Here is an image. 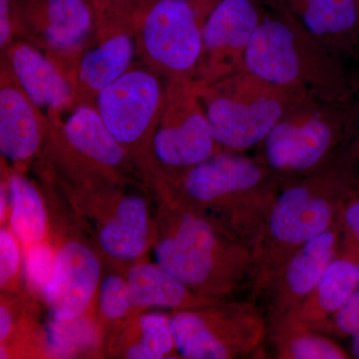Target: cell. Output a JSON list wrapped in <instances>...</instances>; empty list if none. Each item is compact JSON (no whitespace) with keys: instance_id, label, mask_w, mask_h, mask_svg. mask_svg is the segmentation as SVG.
Returning <instances> with one entry per match:
<instances>
[{"instance_id":"14","label":"cell","mask_w":359,"mask_h":359,"mask_svg":"<svg viewBox=\"0 0 359 359\" xmlns=\"http://www.w3.org/2000/svg\"><path fill=\"white\" fill-rule=\"evenodd\" d=\"M97 30L99 34L85 48L70 75L76 105L95 103L104 88L132 67L138 49L133 33L137 30L133 27L99 25Z\"/></svg>"},{"instance_id":"10","label":"cell","mask_w":359,"mask_h":359,"mask_svg":"<svg viewBox=\"0 0 359 359\" xmlns=\"http://www.w3.org/2000/svg\"><path fill=\"white\" fill-rule=\"evenodd\" d=\"M177 353L188 359L245 355L261 341L263 323L249 308L212 306L175 311L170 318Z\"/></svg>"},{"instance_id":"29","label":"cell","mask_w":359,"mask_h":359,"mask_svg":"<svg viewBox=\"0 0 359 359\" xmlns=\"http://www.w3.org/2000/svg\"><path fill=\"white\" fill-rule=\"evenodd\" d=\"M21 269L20 243L9 229L0 230V287L1 290L15 285Z\"/></svg>"},{"instance_id":"17","label":"cell","mask_w":359,"mask_h":359,"mask_svg":"<svg viewBox=\"0 0 359 359\" xmlns=\"http://www.w3.org/2000/svg\"><path fill=\"white\" fill-rule=\"evenodd\" d=\"M309 33L339 55H356L359 29L356 0H278Z\"/></svg>"},{"instance_id":"6","label":"cell","mask_w":359,"mask_h":359,"mask_svg":"<svg viewBox=\"0 0 359 359\" xmlns=\"http://www.w3.org/2000/svg\"><path fill=\"white\" fill-rule=\"evenodd\" d=\"M219 0H157L137 28L149 68L170 78L192 77L203 50V25Z\"/></svg>"},{"instance_id":"31","label":"cell","mask_w":359,"mask_h":359,"mask_svg":"<svg viewBox=\"0 0 359 359\" xmlns=\"http://www.w3.org/2000/svg\"><path fill=\"white\" fill-rule=\"evenodd\" d=\"M339 334L351 337V354L359 359V290L334 316Z\"/></svg>"},{"instance_id":"18","label":"cell","mask_w":359,"mask_h":359,"mask_svg":"<svg viewBox=\"0 0 359 359\" xmlns=\"http://www.w3.org/2000/svg\"><path fill=\"white\" fill-rule=\"evenodd\" d=\"M61 135L76 154L101 169L116 171L128 164V153L103 121L95 105H75L61 125Z\"/></svg>"},{"instance_id":"7","label":"cell","mask_w":359,"mask_h":359,"mask_svg":"<svg viewBox=\"0 0 359 359\" xmlns=\"http://www.w3.org/2000/svg\"><path fill=\"white\" fill-rule=\"evenodd\" d=\"M166 89L155 71L131 67L96 97L97 111L130 159L153 157V137L164 107Z\"/></svg>"},{"instance_id":"25","label":"cell","mask_w":359,"mask_h":359,"mask_svg":"<svg viewBox=\"0 0 359 359\" xmlns=\"http://www.w3.org/2000/svg\"><path fill=\"white\" fill-rule=\"evenodd\" d=\"M99 311L106 323H123L133 311L128 280L119 275H108L98 292Z\"/></svg>"},{"instance_id":"26","label":"cell","mask_w":359,"mask_h":359,"mask_svg":"<svg viewBox=\"0 0 359 359\" xmlns=\"http://www.w3.org/2000/svg\"><path fill=\"white\" fill-rule=\"evenodd\" d=\"M157 0H92L97 25H127L138 28Z\"/></svg>"},{"instance_id":"30","label":"cell","mask_w":359,"mask_h":359,"mask_svg":"<svg viewBox=\"0 0 359 359\" xmlns=\"http://www.w3.org/2000/svg\"><path fill=\"white\" fill-rule=\"evenodd\" d=\"M339 214L346 231L347 252L359 257V183L344 199Z\"/></svg>"},{"instance_id":"8","label":"cell","mask_w":359,"mask_h":359,"mask_svg":"<svg viewBox=\"0 0 359 359\" xmlns=\"http://www.w3.org/2000/svg\"><path fill=\"white\" fill-rule=\"evenodd\" d=\"M176 175L182 202L194 209L273 202L275 174L261 158L219 151Z\"/></svg>"},{"instance_id":"33","label":"cell","mask_w":359,"mask_h":359,"mask_svg":"<svg viewBox=\"0 0 359 359\" xmlns=\"http://www.w3.org/2000/svg\"><path fill=\"white\" fill-rule=\"evenodd\" d=\"M14 318L11 309L2 302L0 306V342L6 344L13 334Z\"/></svg>"},{"instance_id":"24","label":"cell","mask_w":359,"mask_h":359,"mask_svg":"<svg viewBox=\"0 0 359 359\" xmlns=\"http://www.w3.org/2000/svg\"><path fill=\"white\" fill-rule=\"evenodd\" d=\"M359 290V257L347 252L335 257L311 294L318 313L334 316Z\"/></svg>"},{"instance_id":"32","label":"cell","mask_w":359,"mask_h":359,"mask_svg":"<svg viewBox=\"0 0 359 359\" xmlns=\"http://www.w3.org/2000/svg\"><path fill=\"white\" fill-rule=\"evenodd\" d=\"M16 30L13 0H0V48L6 51L13 43Z\"/></svg>"},{"instance_id":"12","label":"cell","mask_w":359,"mask_h":359,"mask_svg":"<svg viewBox=\"0 0 359 359\" xmlns=\"http://www.w3.org/2000/svg\"><path fill=\"white\" fill-rule=\"evenodd\" d=\"M266 14L259 0H219L203 25V50L195 73L198 87L245 68L255 32Z\"/></svg>"},{"instance_id":"13","label":"cell","mask_w":359,"mask_h":359,"mask_svg":"<svg viewBox=\"0 0 359 359\" xmlns=\"http://www.w3.org/2000/svg\"><path fill=\"white\" fill-rule=\"evenodd\" d=\"M102 268L95 252L77 240L57 250L53 273L45 287V304L54 320H72L86 316L98 297Z\"/></svg>"},{"instance_id":"1","label":"cell","mask_w":359,"mask_h":359,"mask_svg":"<svg viewBox=\"0 0 359 359\" xmlns=\"http://www.w3.org/2000/svg\"><path fill=\"white\" fill-rule=\"evenodd\" d=\"M245 68L269 83L304 88L327 100L358 95L341 56L280 7L257 27L245 54Z\"/></svg>"},{"instance_id":"35","label":"cell","mask_w":359,"mask_h":359,"mask_svg":"<svg viewBox=\"0 0 359 359\" xmlns=\"http://www.w3.org/2000/svg\"><path fill=\"white\" fill-rule=\"evenodd\" d=\"M351 140H353V143H351V146L348 147L349 154H351V158H353L354 165L358 168L359 172V118L355 131H354Z\"/></svg>"},{"instance_id":"20","label":"cell","mask_w":359,"mask_h":359,"mask_svg":"<svg viewBox=\"0 0 359 359\" xmlns=\"http://www.w3.org/2000/svg\"><path fill=\"white\" fill-rule=\"evenodd\" d=\"M337 233L332 229L316 236L295 250L276 273L280 302L285 308L309 297L335 259Z\"/></svg>"},{"instance_id":"2","label":"cell","mask_w":359,"mask_h":359,"mask_svg":"<svg viewBox=\"0 0 359 359\" xmlns=\"http://www.w3.org/2000/svg\"><path fill=\"white\" fill-rule=\"evenodd\" d=\"M358 118L359 95L327 100L304 92L262 142L261 159L276 177L304 178L339 154Z\"/></svg>"},{"instance_id":"9","label":"cell","mask_w":359,"mask_h":359,"mask_svg":"<svg viewBox=\"0 0 359 359\" xmlns=\"http://www.w3.org/2000/svg\"><path fill=\"white\" fill-rule=\"evenodd\" d=\"M158 164L175 174L222 151L192 77L170 80L152 143Z\"/></svg>"},{"instance_id":"27","label":"cell","mask_w":359,"mask_h":359,"mask_svg":"<svg viewBox=\"0 0 359 359\" xmlns=\"http://www.w3.org/2000/svg\"><path fill=\"white\" fill-rule=\"evenodd\" d=\"M25 273L28 285L37 294H43L55 266L57 250L47 243L25 245Z\"/></svg>"},{"instance_id":"3","label":"cell","mask_w":359,"mask_h":359,"mask_svg":"<svg viewBox=\"0 0 359 359\" xmlns=\"http://www.w3.org/2000/svg\"><path fill=\"white\" fill-rule=\"evenodd\" d=\"M294 182L276 196L264 236V257L276 273L309 240L330 230L335 211L359 183L348 151L340 152L314 173Z\"/></svg>"},{"instance_id":"15","label":"cell","mask_w":359,"mask_h":359,"mask_svg":"<svg viewBox=\"0 0 359 359\" xmlns=\"http://www.w3.org/2000/svg\"><path fill=\"white\" fill-rule=\"evenodd\" d=\"M6 66L40 110L50 116L76 105L72 83L53 59L32 42L18 41L8 47Z\"/></svg>"},{"instance_id":"19","label":"cell","mask_w":359,"mask_h":359,"mask_svg":"<svg viewBox=\"0 0 359 359\" xmlns=\"http://www.w3.org/2000/svg\"><path fill=\"white\" fill-rule=\"evenodd\" d=\"M151 218L148 203L139 195L125 196L106 219L98 233L104 254L119 263L140 259L151 241Z\"/></svg>"},{"instance_id":"4","label":"cell","mask_w":359,"mask_h":359,"mask_svg":"<svg viewBox=\"0 0 359 359\" xmlns=\"http://www.w3.org/2000/svg\"><path fill=\"white\" fill-rule=\"evenodd\" d=\"M171 212L156 242V263L202 297L221 294L247 268V250L194 208Z\"/></svg>"},{"instance_id":"16","label":"cell","mask_w":359,"mask_h":359,"mask_svg":"<svg viewBox=\"0 0 359 359\" xmlns=\"http://www.w3.org/2000/svg\"><path fill=\"white\" fill-rule=\"evenodd\" d=\"M46 123L6 65L0 84V153L13 164H25L41 147Z\"/></svg>"},{"instance_id":"11","label":"cell","mask_w":359,"mask_h":359,"mask_svg":"<svg viewBox=\"0 0 359 359\" xmlns=\"http://www.w3.org/2000/svg\"><path fill=\"white\" fill-rule=\"evenodd\" d=\"M13 4L16 30L29 33L32 43L70 78L97 28L92 0H13Z\"/></svg>"},{"instance_id":"21","label":"cell","mask_w":359,"mask_h":359,"mask_svg":"<svg viewBox=\"0 0 359 359\" xmlns=\"http://www.w3.org/2000/svg\"><path fill=\"white\" fill-rule=\"evenodd\" d=\"M126 278L133 309L168 308L183 311L216 304L194 292L157 263L137 262L130 268Z\"/></svg>"},{"instance_id":"36","label":"cell","mask_w":359,"mask_h":359,"mask_svg":"<svg viewBox=\"0 0 359 359\" xmlns=\"http://www.w3.org/2000/svg\"><path fill=\"white\" fill-rule=\"evenodd\" d=\"M356 11H358V29H359V0H356Z\"/></svg>"},{"instance_id":"28","label":"cell","mask_w":359,"mask_h":359,"mask_svg":"<svg viewBox=\"0 0 359 359\" xmlns=\"http://www.w3.org/2000/svg\"><path fill=\"white\" fill-rule=\"evenodd\" d=\"M287 354L294 359H346L349 355L334 342L320 335L302 334L292 337Z\"/></svg>"},{"instance_id":"22","label":"cell","mask_w":359,"mask_h":359,"mask_svg":"<svg viewBox=\"0 0 359 359\" xmlns=\"http://www.w3.org/2000/svg\"><path fill=\"white\" fill-rule=\"evenodd\" d=\"M9 230L23 245L44 242L48 233L46 208L32 182L18 173L7 179Z\"/></svg>"},{"instance_id":"34","label":"cell","mask_w":359,"mask_h":359,"mask_svg":"<svg viewBox=\"0 0 359 359\" xmlns=\"http://www.w3.org/2000/svg\"><path fill=\"white\" fill-rule=\"evenodd\" d=\"M9 208V194L7 185L2 184L1 189H0V221L4 223L7 219V214Z\"/></svg>"},{"instance_id":"23","label":"cell","mask_w":359,"mask_h":359,"mask_svg":"<svg viewBox=\"0 0 359 359\" xmlns=\"http://www.w3.org/2000/svg\"><path fill=\"white\" fill-rule=\"evenodd\" d=\"M114 348L129 359H162L176 351L170 318L161 313H146L125 327Z\"/></svg>"},{"instance_id":"5","label":"cell","mask_w":359,"mask_h":359,"mask_svg":"<svg viewBox=\"0 0 359 359\" xmlns=\"http://www.w3.org/2000/svg\"><path fill=\"white\" fill-rule=\"evenodd\" d=\"M197 89L219 147L238 153L259 145L308 91L269 83L245 68Z\"/></svg>"}]
</instances>
